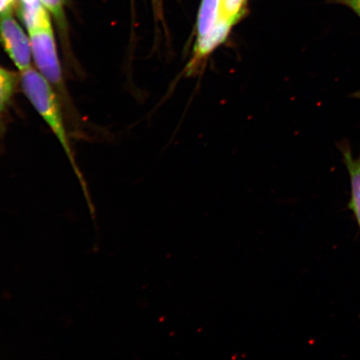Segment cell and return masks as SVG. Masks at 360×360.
Returning <instances> with one entry per match:
<instances>
[{
  "label": "cell",
  "mask_w": 360,
  "mask_h": 360,
  "mask_svg": "<svg viewBox=\"0 0 360 360\" xmlns=\"http://www.w3.org/2000/svg\"><path fill=\"white\" fill-rule=\"evenodd\" d=\"M246 6L247 0H222L220 27L228 35L245 15Z\"/></svg>",
  "instance_id": "5"
},
{
  "label": "cell",
  "mask_w": 360,
  "mask_h": 360,
  "mask_svg": "<svg viewBox=\"0 0 360 360\" xmlns=\"http://www.w3.org/2000/svg\"><path fill=\"white\" fill-rule=\"evenodd\" d=\"M20 78L13 72L0 66V117L7 110Z\"/></svg>",
  "instance_id": "6"
},
{
  "label": "cell",
  "mask_w": 360,
  "mask_h": 360,
  "mask_svg": "<svg viewBox=\"0 0 360 360\" xmlns=\"http://www.w3.org/2000/svg\"><path fill=\"white\" fill-rule=\"evenodd\" d=\"M342 155L350 180L351 198L349 209L352 211L360 228V150L357 156H353L349 146H341Z\"/></svg>",
  "instance_id": "4"
},
{
  "label": "cell",
  "mask_w": 360,
  "mask_h": 360,
  "mask_svg": "<svg viewBox=\"0 0 360 360\" xmlns=\"http://www.w3.org/2000/svg\"><path fill=\"white\" fill-rule=\"evenodd\" d=\"M31 49L35 65L52 86L63 89V77L60 58L53 35L51 21L28 30Z\"/></svg>",
  "instance_id": "2"
},
{
  "label": "cell",
  "mask_w": 360,
  "mask_h": 360,
  "mask_svg": "<svg viewBox=\"0 0 360 360\" xmlns=\"http://www.w3.org/2000/svg\"><path fill=\"white\" fill-rule=\"evenodd\" d=\"M43 6L55 16L56 20L61 27V29H65V20L64 13V6L63 0H40Z\"/></svg>",
  "instance_id": "7"
},
{
  "label": "cell",
  "mask_w": 360,
  "mask_h": 360,
  "mask_svg": "<svg viewBox=\"0 0 360 360\" xmlns=\"http://www.w3.org/2000/svg\"><path fill=\"white\" fill-rule=\"evenodd\" d=\"M333 1L349 7L354 13H356L360 19V0H333Z\"/></svg>",
  "instance_id": "8"
},
{
  "label": "cell",
  "mask_w": 360,
  "mask_h": 360,
  "mask_svg": "<svg viewBox=\"0 0 360 360\" xmlns=\"http://www.w3.org/2000/svg\"><path fill=\"white\" fill-rule=\"evenodd\" d=\"M12 8L0 13V43L20 72L30 69L32 49L30 37L13 16Z\"/></svg>",
  "instance_id": "3"
},
{
  "label": "cell",
  "mask_w": 360,
  "mask_h": 360,
  "mask_svg": "<svg viewBox=\"0 0 360 360\" xmlns=\"http://www.w3.org/2000/svg\"><path fill=\"white\" fill-rule=\"evenodd\" d=\"M153 6H154V11L155 17L158 19L163 20V6H162V0H152Z\"/></svg>",
  "instance_id": "9"
},
{
  "label": "cell",
  "mask_w": 360,
  "mask_h": 360,
  "mask_svg": "<svg viewBox=\"0 0 360 360\" xmlns=\"http://www.w3.org/2000/svg\"><path fill=\"white\" fill-rule=\"evenodd\" d=\"M15 0H0V13L7 10L8 8H13Z\"/></svg>",
  "instance_id": "10"
},
{
  "label": "cell",
  "mask_w": 360,
  "mask_h": 360,
  "mask_svg": "<svg viewBox=\"0 0 360 360\" xmlns=\"http://www.w3.org/2000/svg\"><path fill=\"white\" fill-rule=\"evenodd\" d=\"M20 84L26 97L29 98L34 109L42 117L45 123L51 128L58 141H60L67 157L69 158L75 174L77 175L81 184H82L85 199L88 201L89 212L96 213V209L90 199L86 184H85L82 174L75 163L73 151H72L69 138H68L64 119H63L60 103L57 100L55 92L53 91L52 85L32 67L21 72Z\"/></svg>",
  "instance_id": "1"
}]
</instances>
